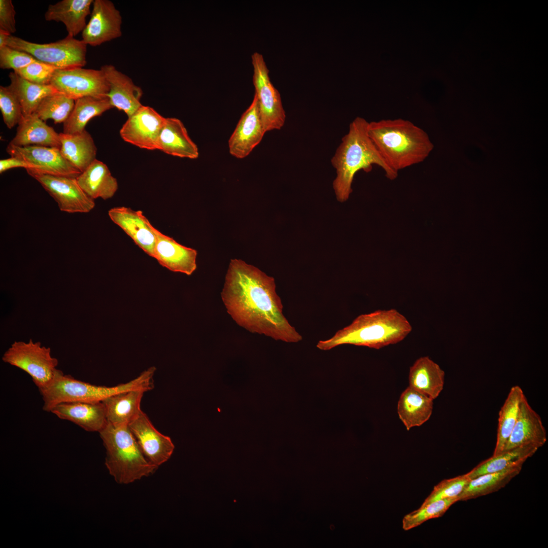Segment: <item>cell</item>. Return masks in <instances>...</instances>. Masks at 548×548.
Returning a JSON list of instances; mask_svg holds the SVG:
<instances>
[{
  "label": "cell",
  "instance_id": "obj_1",
  "mask_svg": "<svg viewBox=\"0 0 548 548\" xmlns=\"http://www.w3.org/2000/svg\"><path fill=\"white\" fill-rule=\"evenodd\" d=\"M228 313L252 333L296 343L302 335L286 319L273 278L240 259H232L221 293Z\"/></svg>",
  "mask_w": 548,
  "mask_h": 548
},
{
  "label": "cell",
  "instance_id": "obj_2",
  "mask_svg": "<svg viewBox=\"0 0 548 548\" xmlns=\"http://www.w3.org/2000/svg\"><path fill=\"white\" fill-rule=\"evenodd\" d=\"M368 122L356 118L350 124L348 132L331 159L336 176L333 187L338 201H347L352 192V184L355 174L360 170L370 172L375 164L384 170L386 177L394 180L398 173L384 160L368 133Z\"/></svg>",
  "mask_w": 548,
  "mask_h": 548
},
{
  "label": "cell",
  "instance_id": "obj_3",
  "mask_svg": "<svg viewBox=\"0 0 548 548\" xmlns=\"http://www.w3.org/2000/svg\"><path fill=\"white\" fill-rule=\"evenodd\" d=\"M368 133L384 160L397 173L423 162L433 149L427 132L407 120L369 122Z\"/></svg>",
  "mask_w": 548,
  "mask_h": 548
},
{
  "label": "cell",
  "instance_id": "obj_4",
  "mask_svg": "<svg viewBox=\"0 0 548 548\" xmlns=\"http://www.w3.org/2000/svg\"><path fill=\"white\" fill-rule=\"evenodd\" d=\"M407 319L394 309L361 314L330 338L319 340L317 347L330 350L343 345L380 349L403 340L412 331Z\"/></svg>",
  "mask_w": 548,
  "mask_h": 548
},
{
  "label": "cell",
  "instance_id": "obj_5",
  "mask_svg": "<svg viewBox=\"0 0 548 548\" xmlns=\"http://www.w3.org/2000/svg\"><path fill=\"white\" fill-rule=\"evenodd\" d=\"M99 433L106 450L105 465L117 483H133L157 469L142 453L128 425L108 423Z\"/></svg>",
  "mask_w": 548,
  "mask_h": 548
},
{
  "label": "cell",
  "instance_id": "obj_6",
  "mask_svg": "<svg viewBox=\"0 0 548 548\" xmlns=\"http://www.w3.org/2000/svg\"><path fill=\"white\" fill-rule=\"evenodd\" d=\"M153 376L152 370L147 369L127 383L107 387L78 380L57 369L51 382L39 390L44 402L43 409L50 412L55 405L65 402H100L116 394L133 389L147 392L154 388Z\"/></svg>",
  "mask_w": 548,
  "mask_h": 548
},
{
  "label": "cell",
  "instance_id": "obj_7",
  "mask_svg": "<svg viewBox=\"0 0 548 548\" xmlns=\"http://www.w3.org/2000/svg\"><path fill=\"white\" fill-rule=\"evenodd\" d=\"M7 46L26 52L56 70L84 67L87 63V45L82 40L70 36L54 42L41 44L11 35Z\"/></svg>",
  "mask_w": 548,
  "mask_h": 548
},
{
  "label": "cell",
  "instance_id": "obj_8",
  "mask_svg": "<svg viewBox=\"0 0 548 548\" xmlns=\"http://www.w3.org/2000/svg\"><path fill=\"white\" fill-rule=\"evenodd\" d=\"M2 360L28 374L39 390L51 382L58 369V361L52 356L51 349L31 339L27 342L15 341L3 354Z\"/></svg>",
  "mask_w": 548,
  "mask_h": 548
},
{
  "label": "cell",
  "instance_id": "obj_9",
  "mask_svg": "<svg viewBox=\"0 0 548 548\" xmlns=\"http://www.w3.org/2000/svg\"><path fill=\"white\" fill-rule=\"evenodd\" d=\"M251 58L255 94L263 129L265 132L279 130L284 126L286 119L280 94L270 80L269 71L262 55L255 52Z\"/></svg>",
  "mask_w": 548,
  "mask_h": 548
},
{
  "label": "cell",
  "instance_id": "obj_10",
  "mask_svg": "<svg viewBox=\"0 0 548 548\" xmlns=\"http://www.w3.org/2000/svg\"><path fill=\"white\" fill-rule=\"evenodd\" d=\"M58 92L75 100L85 96L107 97L109 86L103 72L83 67L56 70L50 82Z\"/></svg>",
  "mask_w": 548,
  "mask_h": 548
},
{
  "label": "cell",
  "instance_id": "obj_11",
  "mask_svg": "<svg viewBox=\"0 0 548 548\" xmlns=\"http://www.w3.org/2000/svg\"><path fill=\"white\" fill-rule=\"evenodd\" d=\"M26 170L56 201L60 211L68 213H87L94 208V199L81 189L77 178Z\"/></svg>",
  "mask_w": 548,
  "mask_h": 548
},
{
  "label": "cell",
  "instance_id": "obj_12",
  "mask_svg": "<svg viewBox=\"0 0 548 548\" xmlns=\"http://www.w3.org/2000/svg\"><path fill=\"white\" fill-rule=\"evenodd\" d=\"M166 118L149 106L142 105L128 119L120 130L125 141L140 148L158 150V139Z\"/></svg>",
  "mask_w": 548,
  "mask_h": 548
},
{
  "label": "cell",
  "instance_id": "obj_13",
  "mask_svg": "<svg viewBox=\"0 0 548 548\" xmlns=\"http://www.w3.org/2000/svg\"><path fill=\"white\" fill-rule=\"evenodd\" d=\"M120 11L109 0H93L90 18L82 32L87 45L96 47L122 36Z\"/></svg>",
  "mask_w": 548,
  "mask_h": 548
},
{
  "label": "cell",
  "instance_id": "obj_14",
  "mask_svg": "<svg viewBox=\"0 0 548 548\" xmlns=\"http://www.w3.org/2000/svg\"><path fill=\"white\" fill-rule=\"evenodd\" d=\"M6 151L11 157L24 160L42 174L77 178L81 172L67 161L58 148L29 146L18 147L9 144Z\"/></svg>",
  "mask_w": 548,
  "mask_h": 548
},
{
  "label": "cell",
  "instance_id": "obj_15",
  "mask_svg": "<svg viewBox=\"0 0 548 548\" xmlns=\"http://www.w3.org/2000/svg\"><path fill=\"white\" fill-rule=\"evenodd\" d=\"M140 448L146 459L157 467L166 462L175 449L171 438L160 432L142 410L129 425Z\"/></svg>",
  "mask_w": 548,
  "mask_h": 548
},
{
  "label": "cell",
  "instance_id": "obj_16",
  "mask_svg": "<svg viewBox=\"0 0 548 548\" xmlns=\"http://www.w3.org/2000/svg\"><path fill=\"white\" fill-rule=\"evenodd\" d=\"M265 132L261 121L257 98L254 94L228 140L229 153L238 159L248 156L261 142Z\"/></svg>",
  "mask_w": 548,
  "mask_h": 548
},
{
  "label": "cell",
  "instance_id": "obj_17",
  "mask_svg": "<svg viewBox=\"0 0 548 548\" xmlns=\"http://www.w3.org/2000/svg\"><path fill=\"white\" fill-rule=\"evenodd\" d=\"M546 440V432L541 419L525 395L520 404L517 421L503 452L528 445L539 449Z\"/></svg>",
  "mask_w": 548,
  "mask_h": 548
},
{
  "label": "cell",
  "instance_id": "obj_18",
  "mask_svg": "<svg viewBox=\"0 0 548 548\" xmlns=\"http://www.w3.org/2000/svg\"><path fill=\"white\" fill-rule=\"evenodd\" d=\"M104 73L109 86L107 97L113 108L124 112L128 117L142 106V88L128 76L112 64H106L100 68Z\"/></svg>",
  "mask_w": 548,
  "mask_h": 548
},
{
  "label": "cell",
  "instance_id": "obj_19",
  "mask_svg": "<svg viewBox=\"0 0 548 548\" xmlns=\"http://www.w3.org/2000/svg\"><path fill=\"white\" fill-rule=\"evenodd\" d=\"M152 229L156 236L154 258L170 271L191 275L197 267V251L180 244L153 225Z\"/></svg>",
  "mask_w": 548,
  "mask_h": 548
},
{
  "label": "cell",
  "instance_id": "obj_20",
  "mask_svg": "<svg viewBox=\"0 0 548 548\" xmlns=\"http://www.w3.org/2000/svg\"><path fill=\"white\" fill-rule=\"evenodd\" d=\"M111 220L122 228L135 244L150 256H154L156 236L152 224L141 211L118 207L108 211Z\"/></svg>",
  "mask_w": 548,
  "mask_h": 548
},
{
  "label": "cell",
  "instance_id": "obj_21",
  "mask_svg": "<svg viewBox=\"0 0 548 548\" xmlns=\"http://www.w3.org/2000/svg\"><path fill=\"white\" fill-rule=\"evenodd\" d=\"M50 412L88 432H99L108 423L102 401L62 402L55 405Z\"/></svg>",
  "mask_w": 548,
  "mask_h": 548
},
{
  "label": "cell",
  "instance_id": "obj_22",
  "mask_svg": "<svg viewBox=\"0 0 548 548\" xmlns=\"http://www.w3.org/2000/svg\"><path fill=\"white\" fill-rule=\"evenodd\" d=\"M93 0H62L49 5L45 13L48 21L61 22L65 25L67 36L75 37L82 32L91 14Z\"/></svg>",
  "mask_w": 548,
  "mask_h": 548
},
{
  "label": "cell",
  "instance_id": "obj_23",
  "mask_svg": "<svg viewBox=\"0 0 548 548\" xmlns=\"http://www.w3.org/2000/svg\"><path fill=\"white\" fill-rule=\"evenodd\" d=\"M158 150L181 158L195 159L199 156L197 145L182 122L176 118H166L159 134Z\"/></svg>",
  "mask_w": 548,
  "mask_h": 548
},
{
  "label": "cell",
  "instance_id": "obj_24",
  "mask_svg": "<svg viewBox=\"0 0 548 548\" xmlns=\"http://www.w3.org/2000/svg\"><path fill=\"white\" fill-rule=\"evenodd\" d=\"M9 144L18 147L38 146L60 149L59 133L36 114L23 116Z\"/></svg>",
  "mask_w": 548,
  "mask_h": 548
},
{
  "label": "cell",
  "instance_id": "obj_25",
  "mask_svg": "<svg viewBox=\"0 0 548 548\" xmlns=\"http://www.w3.org/2000/svg\"><path fill=\"white\" fill-rule=\"evenodd\" d=\"M444 371L429 357L418 358L409 368V387L436 399L443 390Z\"/></svg>",
  "mask_w": 548,
  "mask_h": 548
},
{
  "label": "cell",
  "instance_id": "obj_26",
  "mask_svg": "<svg viewBox=\"0 0 548 548\" xmlns=\"http://www.w3.org/2000/svg\"><path fill=\"white\" fill-rule=\"evenodd\" d=\"M62 156L81 173L95 159L97 148L91 134L85 129L75 133H59Z\"/></svg>",
  "mask_w": 548,
  "mask_h": 548
},
{
  "label": "cell",
  "instance_id": "obj_27",
  "mask_svg": "<svg viewBox=\"0 0 548 548\" xmlns=\"http://www.w3.org/2000/svg\"><path fill=\"white\" fill-rule=\"evenodd\" d=\"M78 184L90 198L106 200L112 198L118 185L106 164L95 159L77 177Z\"/></svg>",
  "mask_w": 548,
  "mask_h": 548
},
{
  "label": "cell",
  "instance_id": "obj_28",
  "mask_svg": "<svg viewBox=\"0 0 548 548\" xmlns=\"http://www.w3.org/2000/svg\"><path fill=\"white\" fill-rule=\"evenodd\" d=\"M433 400L409 386L402 392L397 404V413L407 430L421 426L430 419Z\"/></svg>",
  "mask_w": 548,
  "mask_h": 548
},
{
  "label": "cell",
  "instance_id": "obj_29",
  "mask_svg": "<svg viewBox=\"0 0 548 548\" xmlns=\"http://www.w3.org/2000/svg\"><path fill=\"white\" fill-rule=\"evenodd\" d=\"M143 389H133L119 393L102 401L108 422L114 425H128L139 415L144 393Z\"/></svg>",
  "mask_w": 548,
  "mask_h": 548
},
{
  "label": "cell",
  "instance_id": "obj_30",
  "mask_svg": "<svg viewBox=\"0 0 548 548\" xmlns=\"http://www.w3.org/2000/svg\"><path fill=\"white\" fill-rule=\"evenodd\" d=\"M113 108L108 97L85 96L75 100L74 108L63 123V133H75L85 130L87 123Z\"/></svg>",
  "mask_w": 548,
  "mask_h": 548
},
{
  "label": "cell",
  "instance_id": "obj_31",
  "mask_svg": "<svg viewBox=\"0 0 548 548\" xmlns=\"http://www.w3.org/2000/svg\"><path fill=\"white\" fill-rule=\"evenodd\" d=\"M523 464H518L504 470L481 475L470 480L459 496V501H467L495 492L504 487L518 475Z\"/></svg>",
  "mask_w": 548,
  "mask_h": 548
},
{
  "label": "cell",
  "instance_id": "obj_32",
  "mask_svg": "<svg viewBox=\"0 0 548 548\" xmlns=\"http://www.w3.org/2000/svg\"><path fill=\"white\" fill-rule=\"evenodd\" d=\"M10 84L8 86L18 99L23 116L36 112L44 98L58 92L51 85H39L31 83L13 72L9 74Z\"/></svg>",
  "mask_w": 548,
  "mask_h": 548
},
{
  "label": "cell",
  "instance_id": "obj_33",
  "mask_svg": "<svg viewBox=\"0 0 548 548\" xmlns=\"http://www.w3.org/2000/svg\"><path fill=\"white\" fill-rule=\"evenodd\" d=\"M538 449L535 446L528 445L503 452L481 462L466 474L471 480L481 475L498 472L518 464H524Z\"/></svg>",
  "mask_w": 548,
  "mask_h": 548
},
{
  "label": "cell",
  "instance_id": "obj_34",
  "mask_svg": "<svg viewBox=\"0 0 548 548\" xmlns=\"http://www.w3.org/2000/svg\"><path fill=\"white\" fill-rule=\"evenodd\" d=\"M525 394L522 388L513 386L499 413L496 443L493 456L501 453L517 421L521 402Z\"/></svg>",
  "mask_w": 548,
  "mask_h": 548
},
{
  "label": "cell",
  "instance_id": "obj_35",
  "mask_svg": "<svg viewBox=\"0 0 548 548\" xmlns=\"http://www.w3.org/2000/svg\"><path fill=\"white\" fill-rule=\"evenodd\" d=\"M75 100L56 92L43 99L35 114L42 120L52 119L54 123H64L70 115Z\"/></svg>",
  "mask_w": 548,
  "mask_h": 548
},
{
  "label": "cell",
  "instance_id": "obj_36",
  "mask_svg": "<svg viewBox=\"0 0 548 548\" xmlns=\"http://www.w3.org/2000/svg\"><path fill=\"white\" fill-rule=\"evenodd\" d=\"M458 501H459L458 498H452L433 501L421 505L419 508L403 517L402 528L405 531L409 530L429 520L440 517Z\"/></svg>",
  "mask_w": 548,
  "mask_h": 548
},
{
  "label": "cell",
  "instance_id": "obj_37",
  "mask_svg": "<svg viewBox=\"0 0 548 548\" xmlns=\"http://www.w3.org/2000/svg\"><path fill=\"white\" fill-rule=\"evenodd\" d=\"M470 480L465 473L441 481L434 487L431 493L421 505H425L432 501L438 500L458 498Z\"/></svg>",
  "mask_w": 548,
  "mask_h": 548
},
{
  "label": "cell",
  "instance_id": "obj_38",
  "mask_svg": "<svg viewBox=\"0 0 548 548\" xmlns=\"http://www.w3.org/2000/svg\"><path fill=\"white\" fill-rule=\"evenodd\" d=\"M0 110L3 121L9 129L18 124L23 117L21 105L8 86H0Z\"/></svg>",
  "mask_w": 548,
  "mask_h": 548
},
{
  "label": "cell",
  "instance_id": "obj_39",
  "mask_svg": "<svg viewBox=\"0 0 548 548\" xmlns=\"http://www.w3.org/2000/svg\"><path fill=\"white\" fill-rule=\"evenodd\" d=\"M56 70L54 67L36 60L25 67L14 72L31 83L49 85Z\"/></svg>",
  "mask_w": 548,
  "mask_h": 548
},
{
  "label": "cell",
  "instance_id": "obj_40",
  "mask_svg": "<svg viewBox=\"0 0 548 548\" xmlns=\"http://www.w3.org/2000/svg\"><path fill=\"white\" fill-rule=\"evenodd\" d=\"M36 59L30 54L8 46L0 48V67L17 71Z\"/></svg>",
  "mask_w": 548,
  "mask_h": 548
},
{
  "label": "cell",
  "instance_id": "obj_41",
  "mask_svg": "<svg viewBox=\"0 0 548 548\" xmlns=\"http://www.w3.org/2000/svg\"><path fill=\"white\" fill-rule=\"evenodd\" d=\"M16 11L11 0H0V29L12 35L16 31Z\"/></svg>",
  "mask_w": 548,
  "mask_h": 548
},
{
  "label": "cell",
  "instance_id": "obj_42",
  "mask_svg": "<svg viewBox=\"0 0 548 548\" xmlns=\"http://www.w3.org/2000/svg\"><path fill=\"white\" fill-rule=\"evenodd\" d=\"M17 167H23L26 169H34L33 166L31 164L22 159L16 157L11 156V157L9 158L0 160L1 174H2L9 169Z\"/></svg>",
  "mask_w": 548,
  "mask_h": 548
},
{
  "label": "cell",
  "instance_id": "obj_43",
  "mask_svg": "<svg viewBox=\"0 0 548 548\" xmlns=\"http://www.w3.org/2000/svg\"><path fill=\"white\" fill-rule=\"evenodd\" d=\"M11 36L6 32L0 29V48L7 46L9 37Z\"/></svg>",
  "mask_w": 548,
  "mask_h": 548
}]
</instances>
